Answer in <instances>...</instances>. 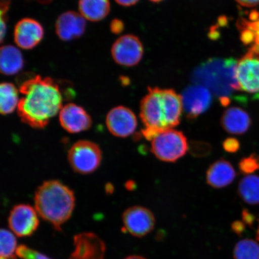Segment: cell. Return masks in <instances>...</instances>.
<instances>
[{"label": "cell", "instance_id": "1", "mask_svg": "<svg viewBox=\"0 0 259 259\" xmlns=\"http://www.w3.org/2000/svg\"><path fill=\"white\" fill-rule=\"evenodd\" d=\"M19 82L22 95L17 108L19 118L32 128H45L63 108L60 87L51 77L34 74H29Z\"/></svg>", "mask_w": 259, "mask_h": 259}, {"label": "cell", "instance_id": "2", "mask_svg": "<svg viewBox=\"0 0 259 259\" xmlns=\"http://www.w3.org/2000/svg\"><path fill=\"white\" fill-rule=\"evenodd\" d=\"M140 109L141 120L146 128L160 133L180 124L183 109L182 97L172 89L148 88Z\"/></svg>", "mask_w": 259, "mask_h": 259}, {"label": "cell", "instance_id": "3", "mask_svg": "<svg viewBox=\"0 0 259 259\" xmlns=\"http://www.w3.org/2000/svg\"><path fill=\"white\" fill-rule=\"evenodd\" d=\"M35 209L42 219L57 231L70 218L75 206L72 190L57 180L45 181L34 195Z\"/></svg>", "mask_w": 259, "mask_h": 259}, {"label": "cell", "instance_id": "4", "mask_svg": "<svg viewBox=\"0 0 259 259\" xmlns=\"http://www.w3.org/2000/svg\"><path fill=\"white\" fill-rule=\"evenodd\" d=\"M237 61L234 59L210 60L197 70L195 79L220 95L241 91L236 78Z\"/></svg>", "mask_w": 259, "mask_h": 259}, {"label": "cell", "instance_id": "5", "mask_svg": "<svg viewBox=\"0 0 259 259\" xmlns=\"http://www.w3.org/2000/svg\"><path fill=\"white\" fill-rule=\"evenodd\" d=\"M187 139L183 132L173 128L161 132L151 141V152L158 159L176 162L187 153Z\"/></svg>", "mask_w": 259, "mask_h": 259}, {"label": "cell", "instance_id": "6", "mask_svg": "<svg viewBox=\"0 0 259 259\" xmlns=\"http://www.w3.org/2000/svg\"><path fill=\"white\" fill-rule=\"evenodd\" d=\"M102 153L94 142L81 140L76 142L68 153V160L77 173L89 174L97 170L101 163Z\"/></svg>", "mask_w": 259, "mask_h": 259}, {"label": "cell", "instance_id": "7", "mask_svg": "<svg viewBox=\"0 0 259 259\" xmlns=\"http://www.w3.org/2000/svg\"><path fill=\"white\" fill-rule=\"evenodd\" d=\"M236 78L241 91L252 94L259 99V48L252 46L237 62Z\"/></svg>", "mask_w": 259, "mask_h": 259}, {"label": "cell", "instance_id": "8", "mask_svg": "<svg viewBox=\"0 0 259 259\" xmlns=\"http://www.w3.org/2000/svg\"><path fill=\"white\" fill-rule=\"evenodd\" d=\"M111 54L113 60L121 66H134L143 57V45L136 35H124L112 45Z\"/></svg>", "mask_w": 259, "mask_h": 259}, {"label": "cell", "instance_id": "9", "mask_svg": "<svg viewBox=\"0 0 259 259\" xmlns=\"http://www.w3.org/2000/svg\"><path fill=\"white\" fill-rule=\"evenodd\" d=\"M35 208L26 204H20L10 212L8 223L10 229L19 237L31 236L36 231L39 221Z\"/></svg>", "mask_w": 259, "mask_h": 259}, {"label": "cell", "instance_id": "10", "mask_svg": "<svg viewBox=\"0 0 259 259\" xmlns=\"http://www.w3.org/2000/svg\"><path fill=\"white\" fill-rule=\"evenodd\" d=\"M125 228L133 236L142 237L150 233L154 228V215L144 207L135 206L126 209L122 214Z\"/></svg>", "mask_w": 259, "mask_h": 259}, {"label": "cell", "instance_id": "11", "mask_svg": "<svg viewBox=\"0 0 259 259\" xmlns=\"http://www.w3.org/2000/svg\"><path fill=\"white\" fill-rule=\"evenodd\" d=\"M106 124L109 131L116 137L126 138L134 134L138 125L137 116L126 107H115L107 114Z\"/></svg>", "mask_w": 259, "mask_h": 259}, {"label": "cell", "instance_id": "12", "mask_svg": "<svg viewBox=\"0 0 259 259\" xmlns=\"http://www.w3.org/2000/svg\"><path fill=\"white\" fill-rule=\"evenodd\" d=\"M181 97L187 118L190 119L201 115L211 105V94L206 87L203 85L188 87L184 91Z\"/></svg>", "mask_w": 259, "mask_h": 259}, {"label": "cell", "instance_id": "13", "mask_svg": "<svg viewBox=\"0 0 259 259\" xmlns=\"http://www.w3.org/2000/svg\"><path fill=\"white\" fill-rule=\"evenodd\" d=\"M74 250L69 259H103L106 245L101 238L91 232H83L74 237Z\"/></svg>", "mask_w": 259, "mask_h": 259}, {"label": "cell", "instance_id": "14", "mask_svg": "<svg viewBox=\"0 0 259 259\" xmlns=\"http://www.w3.org/2000/svg\"><path fill=\"white\" fill-rule=\"evenodd\" d=\"M60 122L62 127L70 134H77L88 131L92 125V119L82 107L69 103L59 113Z\"/></svg>", "mask_w": 259, "mask_h": 259}, {"label": "cell", "instance_id": "15", "mask_svg": "<svg viewBox=\"0 0 259 259\" xmlns=\"http://www.w3.org/2000/svg\"><path fill=\"white\" fill-rule=\"evenodd\" d=\"M44 35V28L39 22L33 19L24 18L15 26L14 40L18 47L29 50L40 43Z\"/></svg>", "mask_w": 259, "mask_h": 259}, {"label": "cell", "instance_id": "16", "mask_svg": "<svg viewBox=\"0 0 259 259\" xmlns=\"http://www.w3.org/2000/svg\"><path fill=\"white\" fill-rule=\"evenodd\" d=\"M86 29L85 19L78 13L68 11L58 18L56 31L63 41H70L82 36Z\"/></svg>", "mask_w": 259, "mask_h": 259}, {"label": "cell", "instance_id": "17", "mask_svg": "<svg viewBox=\"0 0 259 259\" xmlns=\"http://www.w3.org/2000/svg\"><path fill=\"white\" fill-rule=\"evenodd\" d=\"M221 125L230 134L242 135L250 127L251 119L244 110L238 107H231L223 113Z\"/></svg>", "mask_w": 259, "mask_h": 259}, {"label": "cell", "instance_id": "18", "mask_svg": "<svg viewBox=\"0 0 259 259\" xmlns=\"http://www.w3.org/2000/svg\"><path fill=\"white\" fill-rule=\"evenodd\" d=\"M236 176L230 162L221 158L210 165L206 172V182L215 189H222L231 184Z\"/></svg>", "mask_w": 259, "mask_h": 259}, {"label": "cell", "instance_id": "19", "mask_svg": "<svg viewBox=\"0 0 259 259\" xmlns=\"http://www.w3.org/2000/svg\"><path fill=\"white\" fill-rule=\"evenodd\" d=\"M24 61L21 51L12 45L2 47L0 51V69L5 75H14L20 72Z\"/></svg>", "mask_w": 259, "mask_h": 259}, {"label": "cell", "instance_id": "20", "mask_svg": "<svg viewBox=\"0 0 259 259\" xmlns=\"http://www.w3.org/2000/svg\"><path fill=\"white\" fill-rule=\"evenodd\" d=\"M111 9L109 0H79L80 14L87 20L102 21L108 15Z\"/></svg>", "mask_w": 259, "mask_h": 259}, {"label": "cell", "instance_id": "21", "mask_svg": "<svg viewBox=\"0 0 259 259\" xmlns=\"http://www.w3.org/2000/svg\"><path fill=\"white\" fill-rule=\"evenodd\" d=\"M250 21L242 19L238 23L241 30V39L246 45L252 44L259 48V12L253 11L250 15Z\"/></svg>", "mask_w": 259, "mask_h": 259}, {"label": "cell", "instance_id": "22", "mask_svg": "<svg viewBox=\"0 0 259 259\" xmlns=\"http://www.w3.org/2000/svg\"><path fill=\"white\" fill-rule=\"evenodd\" d=\"M238 192L249 205L259 204V177L252 175L243 178L239 183Z\"/></svg>", "mask_w": 259, "mask_h": 259}, {"label": "cell", "instance_id": "23", "mask_svg": "<svg viewBox=\"0 0 259 259\" xmlns=\"http://www.w3.org/2000/svg\"><path fill=\"white\" fill-rule=\"evenodd\" d=\"M19 102L18 91L14 84L3 82L0 85V112L9 115L17 109Z\"/></svg>", "mask_w": 259, "mask_h": 259}, {"label": "cell", "instance_id": "24", "mask_svg": "<svg viewBox=\"0 0 259 259\" xmlns=\"http://www.w3.org/2000/svg\"><path fill=\"white\" fill-rule=\"evenodd\" d=\"M235 259H259V244L252 239H243L236 244Z\"/></svg>", "mask_w": 259, "mask_h": 259}, {"label": "cell", "instance_id": "25", "mask_svg": "<svg viewBox=\"0 0 259 259\" xmlns=\"http://www.w3.org/2000/svg\"><path fill=\"white\" fill-rule=\"evenodd\" d=\"M16 239L11 232L6 229L0 231V255L3 258H11L15 256L14 252L16 249Z\"/></svg>", "mask_w": 259, "mask_h": 259}, {"label": "cell", "instance_id": "26", "mask_svg": "<svg viewBox=\"0 0 259 259\" xmlns=\"http://www.w3.org/2000/svg\"><path fill=\"white\" fill-rule=\"evenodd\" d=\"M239 169L243 174L248 175L259 170V156L252 154L250 156L242 158L239 162Z\"/></svg>", "mask_w": 259, "mask_h": 259}, {"label": "cell", "instance_id": "27", "mask_svg": "<svg viewBox=\"0 0 259 259\" xmlns=\"http://www.w3.org/2000/svg\"><path fill=\"white\" fill-rule=\"evenodd\" d=\"M16 254L22 259H51L46 255L40 253L25 245H19Z\"/></svg>", "mask_w": 259, "mask_h": 259}, {"label": "cell", "instance_id": "28", "mask_svg": "<svg viewBox=\"0 0 259 259\" xmlns=\"http://www.w3.org/2000/svg\"><path fill=\"white\" fill-rule=\"evenodd\" d=\"M223 147L229 153H235L240 149V143L234 138H229L223 142Z\"/></svg>", "mask_w": 259, "mask_h": 259}, {"label": "cell", "instance_id": "29", "mask_svg": "<svg viewBox=\"0 0 259 259\" xmlns=\"http://www.w3.org/2000/svg\"><path fill=\"white\" fill-rule=\"evenodd\" d=\"M124 25L122 21L118 19H113L112 21L111 25H110V29L112 33L115 34H118L121 33L124 30Z\"/></svg>", "mask_w": 259, "mask_h": 259}, {"label": "cell", "instance_id": "30", "mask_svg": "<svg viewBox=\"0 0 259 259\" xmlns=\"http://www.w3.org/2000/svg\"><path fill=\"white\" fill-rule=\"evenodd\" d=\"M239 5L246 8H252L259 5V0H236Z\"/></svg>", "mask_w": 259, "mask_h": 259}, {"label": "cell", "instance_id": "31", "mask_svg": "<svg viewBox=\"0 0 259 259\" xmlns=\"http://www.w3.org/2000/svg\"><path fill=\"white\" fill-rule=\"evenodd\" d=\"M118 5L129 7V6H134L139 1V0H115Z\"/></svg>", "mask_w": 259, "mask_h": 259}, {"label": "cell", "instance_id": "32", "mask_svg": "<svg viewBox=\"0 0 259 259\" xmlns=\"http://www.w3.org/2000/svg\"><path fill=\"white\" fill-rule=\"evenodd\" d=\"M124 259H146L143 257L139 256V255H131V256H128L126 257Z\"/></svg>", "mask_w": 259, "mask_h": 259}, {"label": "cell", "instance_id": "33", "mask_svg": "<svg viewBox=\"0 0 259 259\" xmlns=\"http://www.w3.org/2000/svg\"><path fill=\"white\" fill-rule=\"evenodd\" d=\"M127 184H128V185L126 187H127L130 190H132V188L135 187V184L134 182H130Z\"/></svg>", "mask_w": 259, "mask_h": 259}, {"label": "cell", "instance_id": "34", "mask_svg": "<svg viewBox=\"0 0 259 259\" xmlns=\"http://www.w3.org/2000/svg\"><path fill=\"white\" fill-rule=\"evenodd\" d=\"M258 226H257V239H258V241H259V219H258Z\"/></svg>", "mask_w": 259, "mask_h": 259}, {"label": "cell", "instance_id": "35", "mask_svg": "<svg viewBox=\"0 0 259 259\" xmlns=\"http://www.w3.org/2000/svg\"><path fill=\"white\" fill-rule=\"evenodd\" d=\"M150 1L154 3H159L160 2L163 1V0H150Z\"/></svg>", "mask_w": 259, "mask_h": 259}, {"label": "cell", "instance_id": "36", "mask_svg": "<svg viewBox=\"0 0 259 259\" xmlns=\"http://www.w3.org/2000/svg\"><path fill=\"white\" fill-rule=\"evenodd\" d=\"M1 259H16V257L14 256V257H11V258H3V257H1Z\"/></svg>", "mask_w": 259, "mask_h": 259}]
</instances>
